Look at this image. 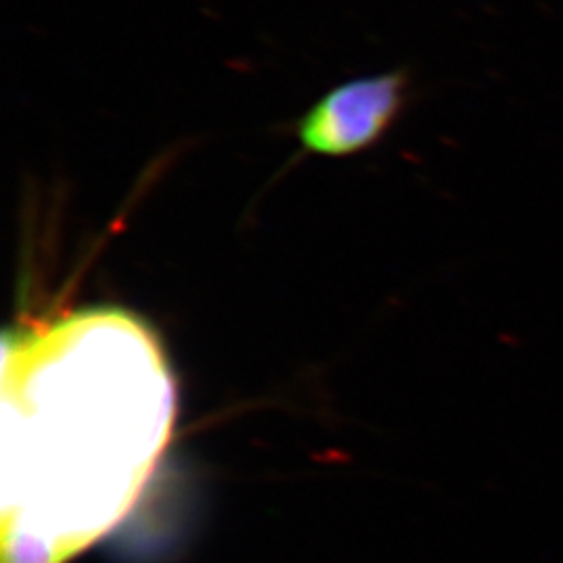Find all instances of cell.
<instances>
[{
	"instance_id": "cell-1",
	"label": "cell",
	"mask_w": 563,
	"mask_h": 563,
	"mask_svg": "<svg viewBox=\"0 0 563 563\" xmlns=\"http://www.w3.org/2000/svg\"><path fill=\"white\" fill-rule=\"evenodd\" d=\"M176 420L148 323L88 307L2 342V563H65L136 504Z\"/></svg>"
},
{
	"instance_id": "cell-2",
	"label": "cell",
	"mask_w": 563,
	"mask_h": 563,
	"mask_svg": "<svg viewBox=\"0 0 563 563\" xmlns=\"http://www.w3.org/2000/svg\"><path fill=\"white\" fill-rule=\"evenodd\" d=\"M401 71L349 81L316 102L299 125L302 146L328 157L353 155L378 141L401 113Z\"/></svg>"
}]
</instances>
